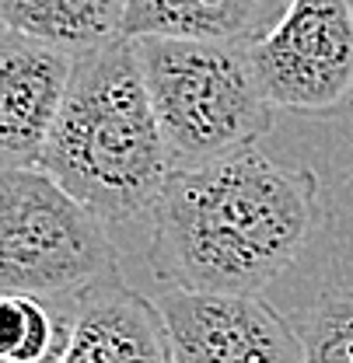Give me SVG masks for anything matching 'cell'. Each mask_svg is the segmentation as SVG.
I'll use <instances>...</instances> for the list:
<instances>
[{"label": "cell", "instance_id": "277c9868", "mask_svg": "<svg viewBox=\"0 0 353 363\" xmlns=\"http://www.w3.org/2000/svg\"><path fill=\"white\" fill-rule=\"evenodd\" d=\"M119 276L109 227L39 164H0V290L70 301Z\"/></svg>", "mask_w": 353, "mask_h": 363}, {"label": "cell", "instance_id": "8fae6325", "mask_svg": "<svg viewBox=\"0 0 353 363\" xmlns=\"http://www.w3.org/2000/svg\"><path fill=\"white\" fill-rule=\"evenodd\" d=\"M67 301L0 290V363H53L67 335Z\"/></svg>", "mask_w": 353, "mask_h": 363}, {"label": "cell", "instance_id": "7c38bea8", "mask_svg": "<svg viewBox=\"0 0 353 363\" xmlns=\"http://www.w3.org/2000/svg\"><path fill=\"white\" fill-rule=\"evenodd\" d=\"M308 363H353V290H325L301 328Z\"/></svg>", "mask_w": 353, "mask_h": 363}, {"label": "cell", "instance_id": "ba28073f", "mask_svg": "<svg viewBox=\"0 0 353 363\" xmlns=\"http://www.w3.org/2000/svg\"><path fill=\"white\" fill-rule=\"evenodd\" d=\"M74 60L56 45L0 25V164H39Z\"/></svg>", "mask_w": 353, "mask_h": 363}, {"label": "cell", "instance_id": "52a82bcc", "mask_svg": "<svg viewBox=\"0 0 353 363\" xmlns=\"http://www.w3.org/2000/svg\"><path fill=\"white\" fill-rule=\"evenodd\" d=\"M53 363H175L165 318L119 276L67 301V335Z\"/></svg>", "mask_w": 353, "mask_h": 363}, {"label": "cell", "instance_id": "6da1fadb", "mask_svg": "<svg viewBox=\"0 0 353 363\" xmlns=\"http://www.w3.org/2000/svg\"><path fill=\"white\" fill-rule=\"evenodd\" d=\"M322 224V182L263 150L172 168L151 206L147 262L165 286L263 294Z\"/></svg>", "mask_w": 353, "mask_h": 363}, {"label": "cell", "instance_id": "9c48e42d", "mask_svg": "<svg viewBox=\"0 0 353 363\" xmlns=\"http://www.w3.org/2000/svg\"><path fill=\"white\" fill-rule=\"evenodd\" d=\"M287 0H126V39H207L252 43L273 25Z\"/></svg>", "mask_w": 353, "mask_h": 363}, {"label": "cell", "instance_id": "5b68a950", "mask_svg": "<svg viewBox=\"0 0 353 363\" xmlns=\"http://www.w3.org/2000/svg\"><path fill=\"white\" fill-rule=\"evenodd\" d=\"M249 63L276 112H353V0H287L249 43Z\"/></svg>", "mask_w": 353, "mask_h": 363}, {"label": "cell", "instance_id": "30bf717a", "mask_svg": "<svg viewBox=\"0 0 353 363\" xmlns=\"http://www.w3.org/2000/svg\"><path fill=\"white\" fill-rule=\"evenodd\" d=\"M126 0H0V25L85 56L123 35Z\"/></svg>", "mask_w": 353, "mask_h": 363}, {"label": "cell", "instance_id": "7a4b0ae2", "mask_svg": "<svg viewBox=\"0 0 353 363\" xmlns=\"http://www.w3.org/2000/svg\"><path fill=\"white\" fill-rule=\"evenodd\" d=\"M39 168L105 224L151 213L175 164L133 39L119 35L74 60Z\"/></svg>", "mask_w": 353, "mask_h": 363}, {"label": "cell", "instance_id": "8992f818", "mask_svg": "<svg viewBox=\"0 0 353 363\" xmlns=\"http://www.w3.org/2000/svg\"><path fill=\"white\" fill-rule=\"evenodd\" d=\"M154 304L175 363H308L301 332L259 294L165 286Z\"/></svg>", "mask_w": 353, "mask_h": 363}, {"label": "cell", "instance_id": "3957f363", "mask_svg": "<svg viewBox=\"0 0 353 363\" xmlns=\"http://www.w3.org/2000/svg\"><path fill=\"white\" fill-rule=\"evenodd\" d=\"M151 108L175 168L252 150L273 130L249 45L207 39H133Z\"/></svg>", "mask_w": 353, "mask_h": 363}]
</instances>
